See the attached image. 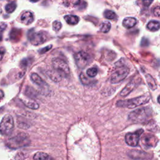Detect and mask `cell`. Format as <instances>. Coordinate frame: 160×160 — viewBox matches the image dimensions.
I'll return each instance as SVG.
<instances>
[{
	"label": "cell",
	"instance_id": "cell-1",
	"mask_svg": "<svg viewBox=\"0 0 160 160\" xmlns=\"http://www.w3.org/2000/svg\"><path fill=\"white\" fill-rule=\"evenodd\" d=\"M116 70L111 76L110 81L113 84L118 83L124 80L130 73V69L121 63V59L116 63Z\"/></svg>",
	"mask_w": 160,
	"mask_h": 160
},
{
	"label": "cell",
	"instance_id": "cell-2",
	"mask_svg": "<svg viewBox=\"0 0 160 160\" xmlns=\"http://www.w3.org/2000/svg\"><path fill=\"white\" fill-rule=\"evenodd\" d=\"M150 96L148 95H144L130 99L119 100L116 103L117 106L122 108H134L140 105L144 104L149 102Z\"/></svg>",
	"mask_w": 160,
	"mask_h": 160
},
{
	"label": "cell",
	"instance_id": "cell-3",
	"mask_svg": "<svg viewBox=\"0 0 160 160\" xmlns=\"http://www.w3.org/2000/svg\"><path fill=\"white\" fill-rule=\"evenodd\" d=\"M31 143L29 136L24 133H20L8 139L7 146L11 149H18L28 146Z\"/></svg>",
	"mask_w": 160,
	"mask_h": 160
},
{
	"label": "cell",
	"instance_id": "cell-4",
	"mask_svg": "<svg viewBox=\"0 0 160 160\" xmlns=\"http://www.w3.org/2000/svg\"><path fill=\"white\" fill-rule=\"evenodd\" d=\"M151 114L152 110L150 107H144L131 112L128 118L133 122L144 123L151 116Z\"/></svg>",
	"mask_w": 160,
	"mask_h": 160
},
{
	"label": "cell",
	"instance_id": "cell-5",
	"mask_svg": "<svg viewBox=\"0 0 160 160\" xmlns=\"http://www.w3.org/2000/svg\"><path fill=\"white\" fill-rule=\"evenodd\" d=\"M29 41L33 45H39L44 43L49 39L48 33L44 31L36 32L33 29L30 30L28 33Z\"/></svg>",
	"mask_w": 160,
	"mask_h": 160
},
{
	"label": "cell",
	"instance_id": "cell-6",
	"mask_svg": "<svg viewBox=\"0 0 160 160\" xmlns=\"http://www.w3.org/2000/svg\"><path fill=\"white\" fill-rule=\"evenodd\" d=\"M14 129V121L11 115H5L0 123V133L2 135H9Z\"/></svg>",
	"mask_w": 160,
	"mask_h": 160
},
{
	"label": "cell",
	"instance_id": "cell-7",
	"mask_svg": "<svg viewBox=\"0 0 160 160\" xmlns=\"http://www.w3.org/2000/svg\"><path fill=\"white\" fill-rule=\"evenodd\" d=\"M53 68L54 70L63 75L70 74V68L68 63L61 58H55L52 61Z\"/></svg>",
	"mask_w": 160,
	"mask_h": 160
},
{
	"label": "cell",
	"instance_id": "cell-8",
	"mask_svg": "<svg viewBox=\"0 0 160 160\" xmlns=\"http://www.w3.org/2000/svg\"><path fill=\"white\" fill-rule=\"evenodd\" d=\"M75 60L76 64L79 68L84 69L90 63L91 57L87 53L81 51L76 53Z\"/></svg>",
	"mask_w": 160,
	"mask_h": 160
},
{
	"label": "cell",
	"instance_id": "cell-9",
	"mask_svg": "<svg viewBox=\"0 0 160 160\" xmlns=\"http://www.w3.org/2000/svg\"><path fill=\"white\" fill-rule=\"evenodd\" d=\"M142 130H139L134 133H129L125 136V141L129 146H136L139 141L140 136L143 133Z\"/></svg>",
	"mask_w": 160,
	"mask_h": 160
},
{
	"label": "cell",
	"instance_id": "cell-10",
	"mask_svg": "<svg viewBox=\"0 0 160 160\" xmlns=\"http://www.w3.org/2000/svg\"><path fill=\"white\" fill-rule=\"evenodd\" d=\"M139 79H137L135 78H133L131 80V81L128 83L125 87L123 89V90L120 93V96L122 97H125L128 96L130 93H131L133 90H134L138 84H139Z\"/></svg>",
	"mask_w": 160,
	"mask_h": 160
},
{
	"label": "cell",
	"instance_id": "cell-11",
	"mask_svg": "<svg viewBox=\"0 0 160 160\" xmlns=\"http://www.w3.org/2000/svg\"><path fill=\"white\" fill-rule=\"evenodd\" d=\"M141 143L146 148H150L156 146L158 143V139L153 135H146L142 137Z\"/></svg>",
	"mask_w": 160,
	"mask_h": 160
},
{
	"label": "cell",
	"instance_id": "cell-12",
	"mask_svg": "<svg viewBox=\"0 0 160 160\" xmlns=\"http://www.w3.org/2000/svg\"><path fill=\"white\" fill-rule=\"evenodd\" d=\"M21 21L25 24H30L34 21V16L33 13L30 11H26L21 17Z\"/></svg>",
	"mask_w": 160,
	"mask_h": 160
},
{
	"label": "cell",
	"instance_id": "cell-13",
	"mask_svg": "<svg viewBox=\"0 0 160 160\" xmlns=\"http://www.w3.org/2000/svg\"><path fill=\"white\" fill-rule=\"evenodd\" d=\"M22 31L21 30L17 28H13L10 33V38L12 41H18L21 38Z\"/></svg>",
	"mask_w": 160,
	"mask_h": 160
},
{
	"label": "cell",
	"instance_id": "cell-14",
	"mask_svg": "<svg viewBox=\"0 0 160 160\" xmlns=\"http://www.w3.org/2000/svg\"><path fill=\"white\" fill-rule=\"evenodd\" d=\"M137 20L135 18L128 17L124 19L123 21V25L126 28H131L136 24Z\"/></svg>",
	"mask_w": 160,
	"mask_h": 160
},
{
	"label": "cell",
	"instance_id": "cell-15",
	"mask_svg": "<svg viewBox=\"0 0 160 160\" xmlns=\"http://www.w3.org/2000/svg\"><path fill=\"white\" fill-rule=\"evenodd\" d=\"M141 152L140 151H131L130 153V156H131L132 158L134 159H139V154L141 155ZM150 156L148 154H146L145 153L143 155L140 156V159H149Z\"/></svg>",
	"mask_w": 160,
	"mask_h": 160
},
{
	"label": "cell",
	"instance_id": "cell-16",
	"mask_svg": "<svg viewBox=\"0 0 160 160\" xmlns=\"http://www.w3.org/2000/svg\"><path fill=\"white\" fill-rule=\"evenodd\" d=\"M64 20L66 21L68 24H71V25H75L78 23L79 19L78 18V16H75V15H66L64 16Z\"/></svg>",
	"mask_w": 160,
	"mask_h": 160
},
{
	"label": "cell",
	"instance_id": "cell-17",
	"mask_svg": "<svg viewBox=\"0 0 160 160\" xmlns=\"http://www.w3.org/2000/svg\"><path fill=\"white\" fill-rule=\"evenodd\" d=\"M31 79L33 82L39 86H44L46 85L45 82L42 79V78H40V76L36 73H33L31 75Z\"/></svg>",
	"mask_w": 160,
	"mask_h": 160
},
{
	"label": "cell",
	"instance_id": "cell-18",
	"mask_svg": "<svg viewBox=\"0 0 160 160\" xmlns=\"http://www.w3.org/2000/svg\"><path fill=\"white\" fill-rule=\"evenodd\" d=\"M146 79L147 83L149 86V87L152 90H155L157 89V84L156 83V81L155 79L153 78V76L150 75H146Z\"/></svg>",
	"mask_w": 160,
	"mask_h": 160
},
{
	"label": "cell",
	"instance_id": "cell-19",
	"mask_svg": "<svg viewBox=\"0 0 160 160\" xmlns=\"http://www.w3.org/2000/svg\"><path fill=\"white\" fill-rule=\"evenodd\" d=\"M48 75L51 78V79L55 82H59L61 80L63 75L60 74L59 73L57 72L55 70L51 71L50 73H48Z\"/></svg>",
	"mask_w": 160,
	"mask_h": 160
},
{
	"label": "cell",
	"instance_id": "cell-20",
	"mask_svg": "<svg viewBox=\"0 0 160 160\" xmlns=\"http://www.w3.org/2000/svg\"><path fill=\"white\" fill-rule=\"evenodd\" d=\"M147 28L151 31H157L159 29V22L158 21L152 20L147 24Z\"/></svg>",
	"mask_w": 160,
	"mask_h": 160
},
{
	"label": "cell",
	"instance_id": "cell-21",
	"mask_svg": "<svg viewBox=\"0 0 160 160\" xmlns=\"http://www.w3.org/2000/svg\"><path fill=\"white\" fill-rule=\"evenodd\" d=\"M34 160H50V157L47 154L44 152H38L33 156Z\"/></svg>",
	"mask_w": 160,
	"mask_h": 160
},
{
	"label": "cell",
	"instance_id": "cell-22",
	"mask_svg": "<svg viewBox=\"0 0 160 160\" xmlns=\"http://www.w3.org/2000/svg\"><path fill=\"white\" fill-rule=\"evenodd\" d=\"M23 103L27 107L31 109L36 110L39 108V104L33 100H26V101H23Z\"/></svg>",
	"mask_w": 160,
	"mask_h": 160
},
{
	"label": "cell",
	"instance_id": "cell-23",
	"mask_svg": "<svg viewBox=\"0 0 160 160\" xmlns=\"http://www.w3.org/2000/svg\"><path fill=\"white\" fill-rule=\"evenodd\" d=\"M111 29V23L109 21H105L101 23V24L100 25L99 30L100 31H101L104 33H107L110 31Z\"/></svg>",
	"mask_w": 160,
	"mask_h": 160
},
{
	"label": "cell",
	"instance_id": "cell-24",
	"mask_svg": "<svg viewBox=\"0 0 160 160\" xmlns=\"http://www.w3.org/2000/svg\"><path fill=\"white\" fill-rule=\"evenodd\" d=\"M16 8V4L15 2L8 3V4H6L5 7L6 11L8 13H11L13 11H15Z\"/></svg>",
	"mask_w": 160,
	"mask_h": 160
},
{
	"label": "cell",
	"instance_id": "cell-25",
	"mask_svg": "<svg viewBox=\"0 0 160 160\" xmlns=\"http://www.w3.org/2000/svg\"><path fill=\"white\" fill-rule=\"evenodd\" d=\"M104 16L109 19H113L116 18V15L115 14V13L114 11H113L111 10H106L104 13Z\"/></svg>",
	"mask_w": 160,
	"mask_h": 160
},
{
	"label": "cell",
	"instance_id": "cell-26",
	"mask_svg": "<svg viewBox=\"0 0 160 160\" xmlns=\"http://www.w3.org/2000/svg\"><path fill=\"white\" fill-rule=\"evenodd\" d=\"M98 73V69L95 67H93L91 68H89L87 71H86V74L90 78H94L96 76Z\"/></svg>",
	"mask_w": 160,
	"mask_h": 160
},
{
	"label": "cell",
	"instance_id": "cell-27",
	"mask_svg": "<svg viewBox=\"0 0 160 160\" xmlns=\"http://www.w3.org/2000/svg\"><path fill=\"white\" fill-rule=\"evenodd\" d=\"M79 78H80V81H81V82L84 85H90L92 82L89 78H88L83 74V73H81V74L80 75Z\"/></svg>",
	"mask_w": 160,
	"mask_h": 160
},
{
	"label": "cell",
	"instance_id": "cell-28",
	"mask_svg": "<svg viewBox=\"0 0 160 160\" xmlns=\"http://www.w3.org/2000/svg\"><path fill=\"white\" fill-rule=\"evenodd\" d=\"M62 27L61 23L59 21H55L53 23V29L55 31L58 32Z\"/></svg>",
	"mask_w": 160,
	"mask_h": 160
},
{
	"label": "cell",
	"instance_id": "cell-29",
	"mask_svg": "<svg viewBox=\"0 0 160 160\" xmlns=\"http://www.w3.org/2000/svg\"><path fill=\"white\" fill-rule=\"evenodd\" d=\"M80 1H81V0H68L67 3L69 6H75L79 4L80 3Z\"/></svg>",
	"mask_w": 160,
	"mask_h": 160
},
{
	"label": "cell",
	"instance_id": "cell-30",
	"mask_svg": "<svg viewBox=\"0 0 160 160\" xmlns=\"http://www.w3.org/2000/svg\"><path fill=\"white\" fill-rule=\"evenodd\" d=\"M25 159V155L23 153H18L15 156V160H24Z\"/></svg>",
	"mask_w": 160,
	"mask_h": 160
},
{
	"label": "cell",
	"instance_id": "cell-31",
	"mask_svg": "<svg viewBox=\"0 0 160 160\" xmlns=\"http://www.w3.org/2000/svg\"><path fill=\"white\" fill-rule=\"evenodd\" d=\"M159 9H160L159 6H158L154 8V10H153V14H154V15L158 18H159L160 16V10Z\"/></svg>",
	"mask_w": 160,
	"mask_h": 160
},
{
	"label": "cell",
	"instance_id": "cell-32",
	"mask_svg": "<svg viewBox=\"0 0 160 160\" xmlns=\"http://www.w3.org/2000/svg\"><path fill=\"white\" fill-rule=\"evenodd\" d=\"M29 64H30L29 60L28 59H24L23 60H22V61L21 62V66L23 68L26 67V66H28Z\"/></svg>",
	"mask_w": 160,
	"mask_h": 160
},
{
	"label": "cell",
	"instance_id": "cell-33",
	"mask_svg": "<svg viewBox=\"0 0 160 160\" xmlns=\"http://www.w3.org/2000/svg\"><path fill=\"white\" fill-rule=\"evenodd\" d=\"M52 47V46L51 45H49V46H46V47L41 49V50H39V53H41V54H43V53H46V52H47L48 51H49Z\"/></svg>",
	"mask_w": 160,
	"mask_h": 160
},
{
	"label": "cell",
	"instance_id": "cell-34",
	"mask_svg": "<svg viewBox=\"0 0 160 160\" xmlns=\"http://www.w3.org/2000/svg\"><path fill=\"white\" fill-rule=\"evenodd\" d=\"M153 1V0H143V3L144 6H149Z\"/></svg>",
	"mask_w": 160,
	"mask_h": 160
},
{
	"label": "cell",
	"instance_id": "cell-35",
	"mask_svg": "<svg viewBox=\"0 0 160 160\" xmlns=\"http://www.w3.org/2000/svg\"><path fill=\"white\" fill-rule=\"evenodd\" d=\"M6 28V24L4 23H2L0 24V30L1 31H4Z\"/></svg>",
	"mask_w": 160,
	"mask_h": 160
},
{
	"label": "cell",
	"instance_id": "cell-36",
	"mask_svg": "<svg viewBox=\"0 0 160 160\" xmlns=\"http://www.w3.org/2000/svg\"><path fill=\"white\" fill-rule=\"evenodd\" d=\"M3 55H4V53L3 52V51L0 50V61H1V60L3 59Z\"/></svg>",
	"mask_w": 160,
	"mask_h": 160
},
{
	"label": "cell",
	"instance_id": "cell-37",
	"mask_svg": "<svg viewBox=\"0 0 160 160\" xmlns=\"http://www.w3.org/2000/svg\"><path fill=\"white\" fill-rule=\"evenodd\" d=\"M4 96V93L3 92L1 91V90H0V100H1Z\"/></svg>",
	"mask_w": 160,
	"mask_h": 160
},
{
	"label": "cell",
	"instance_id": "cell-38",
	"mask_svg": "<svg viewBox=\"0 0 160 160\" xmlns=\"http://www.w3.org/2000/svg\"><path fill=\"white\" fill-rule=\"evenodd\" d=\"M3 39V36H2V33H0V41H1V40Z\"/></svg>",
	"mask_w": 160,
	"mask_h": 160
},
{
	"label": "cell",
	"instance_id": "cell-39",
	"mask_svg": "<svg viewBox=\"0 0 160 160\" xmlns=\"http://www.w3.org/2000/svg\"><path fill=\"white\" fill-rule=\"evenodd\" d=\"M30 1H31V2H33V3H36V2L38 1L39 0H30Z\"/></svg>",
	"mask_w": 160,
	"mask_h": 160
},
{
	"label": "cell",
	"instance_id": "cell-40",
	"mask_svg": "<svg viewBox=\"0 0 160 160\" xmlns=\"http://www.w3.org/2000/svg\"><path fill=\"white\" fill-rule=\"evenodd\" d=\"M2 12V10H1V6H0V14H1Z\"/></svg>",
	"mask_w": 160,
	"mask_h": 160
}]
</instances>
